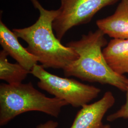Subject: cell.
I'll list each match as a JSON object with an SVG mask.
<instances>
[{
  "mask_svg": "<svg viewBox=\"0 0 128 128\" xmlns=\"http://www.w3.org/2000/svg\"><path fill=\"white\" fill-rule=\"evenodd\" d=\"M107 44L105 34L98 28L82 35L78 40L69 42L66 46L73 49L79 58L63 70L64 75L84 81L109 84L126 92L128 78L115 73L104 58L102 48Z\"/></svg>",
  "mask_w": 128,
  "mask_h": 128,
  "instance_id": "cell-2",
  "label": "cell"
},
{
  "mask_svg": "<svg viewBox=\"0 0 128 128\" xmlns=\"http://www.w3.org/2000/svg\"><path fill=\"white\" fill-rule=\"evenodd\" d=\"M126 100L125 104L116 112L108 116L107 120L109 122H113L117 119H128V88L126 91Z\"/></svg>",
  "mask_w": 128,
  "mask_h": 128,
  "instance_id": "cell-11",
  "label": "cell"
},
{
  "mask_svg": "<svg viewBox=\"0 0 128 128\" xmlns=\"http://www.w3.org/2000/svg\"><path fill=\"white\" fill-rule=\"evenodd\" d=\"M98 29L116 39H128V0H120L114 14L96 22Z\"/></svg>",
  "mask_w": 128,
  "mask_h": 128,
  "instance_id": "cell-8",
  "label": "cell"
},
{
  "mask_svg": "<svg viewBox=\"0 0 128 128\" xmlns=\"http://www.w3.org/2000/svg\"><path fill=\"white\" fill-rule=\"evenodd\" d=\"M8 56L4 51H0V79L10 84L22 83L30 72L18 63L9 62Z\"/></svg>",
  "mask_w": 128,
  "mask_h": 128,
  "instance_id": "cell-10",
  "label": "cell"
},
{
  "mask_svg": "<svg viewBox=\"0 0 128 128\" xmlns=\"http://www.w3.org/2000/svg\"><path fill=\"white\" fill-rule=\"evenodd\" d=\"M0 44L2 50L18 64L30 72L38 62L37 57L30 53L18 41V38L0 20Z\"/></svg>",
  "mask_w": 128,
  "mask_h": 128,
  "instance_id": "cell-7",
  "label": "cell"
},
{
  "mask_svg": "<svg viewBox=\"0 0 128 128\" xmlns=\"http://www.w3.org/2000/svg\"><path fill=\"white\" fill-rule=\"evenodd\" d=\"M115 99L110 91L105 92L102 97L91 104L84 105L76 115L70 128H104L102 119L114 104Z\"/></svg>",
  "mask_w": 128,
  "mask_h": 128,
  "instance_id": "cell-6",
  "label": "cell"
},
{
  "mask_svg": "<svg viewBox=\"0 0 128 128\" xmlns=\"http://www.w3.org/2000/svg\"><path fill=\"white\" fill-rule=\"evenodd\" d=\"M30 73L39 80L38 86L40 88L75 108L87 104L97 97L101 91L98 87L73 78H61L50 73L38 64Z\"/></svg>",
  "mask_w": 128,
  "mask_h": 128,
  "instance_id": "cell-4",
  "label": "cell"
},
{
  "mask_svg": "<svg viewBox=\"0 0 128 128\" xmlns=\"http://www.w3.org/2000/svg\"><path fill=\"white\" fill-rule=\"evenodd\" d=\"M68 104L56 97H48L31 82L0 84V125L7 124L16 117L32 111L58 117L62 108Z\"/></svg>",
  "mask_w": 128,
  "mask_h": 128,
  "instance_id": "cell-3",
  "label": "cell"
},
{
  "mask_svg": "<svg viewBox=\"0 0 128 128\" xmlns=\"http://www.w3.org/2000/svg\"><path fill=\"white\" fill-rule=\"evenodd\" d=\"M105 60L115 73L128 74V39L112 38L102 50Z\"/></svg>",
  "mask_w": 128,
  "mask_h": 128,
  "instance_id": "cell-9",
  "label": "cell"
},
{
  "mask_svg": "<svg viewBox=\"0 0 128 128\" xmlns=\"http://www.w3.org/2000/svg\"><path fill=\"white\" fill-rule=\"evenodd\" d=\"M58 126V123L53 120H50L46 122L44 124L38 125L36 128H57Z\"/></svg>",
  "mask_w": 128,
  "mask_h": 128,
  "instance_id": "cell-12",
  "label": "cell"
},
{
  "mask_svg": "<svg viewBox=\"0 0 128 128\" xmlns=\"http://www.w3.org/2000/svg\"><path fill=\"white\" fill-rule=\"evenodd\" d=\"M38 10L36 22L28 27L14 28L13 32L27 43L28 51L37 57L44 68L62 69L78 60L79 56L72 48L64 46L55 36L53 23L58 11L45 9L38 0H30Z\"/></svg>",
  "mask_w": 128,
  "mask_h": 128,
  "instance_id": "cell-1",
  "label": "cell"
},
{
  "mask_svg": "<svg viewBox=\"0 0 128 128\" xmlns=\"http://www.w3.org/2000/svg\"><path fill=\"white\" fill-rule=\"evenodd\" d=\"M104 128H110V126L109 124H106V125H105Z\"/></svg>",
  "mask_w": 128,
  "mask_h": 128,
  "instance_id": "cell-13",
  "label": "cell"
},
{
  "mask_svg": "<svg viewBox=\"0 0 128 128\" xmlns=\"http://www.w3.org/2000/svg\"><path fill=\"white\" fill-rule=\"evenodd\" d=\"M119 0H61L58 14L53 23L56 36L61 41L71 28L88 23L100 10Z\"/></svg>",
  "mask_w": 128,
  "mask_h": 128,
  "instance_id": "cell-5",
  "label": "cell"
}]
</instances>
